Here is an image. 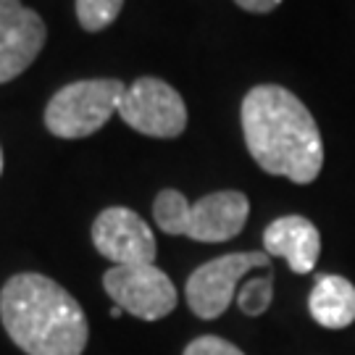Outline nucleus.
<instances>
[{
  "label": "nucleus",
  "instance_id": "1",
  "mask_svg": "<svg viewBox=\"0 0 355 355\" xmlns=\"http://www.w3.org/2000/svg\"><path fill=\"white\" fill-rule=\"evenodd\" d=\"M242 135L253 161L271 177L311 184L324 166V142L305 103L279 85H258L242 101Z\"/></svg>",
  "mask_w": 355,
  "mask_h": 355
},
{
  "label": "nucleus",
  "instance_id": "2",
  "mask_svg": "<svg viewBox=\"0 0 355 355\" xmlns=\"http://www.w3.org/2000/svg\"><path fill=\"white\" fill-rule=\"evenodd\" d=\"M0 318L26 355H82L87 316L58 282L42 274H16L0 292Z\"/></svg>",
  "mask_w": 355,
  "mask_h": 355
},
{
  "label": "nucleus",
  "instance_id": "3",
  "mask_svg": "<svg viewBox=\"0 0 355 355\" xmlns=\"http://www.w3.org/2000/svg\"><path fill=\"white\" fill-rule=\"evenodd\" d=\"M250 200L240 190H218L187 203L179 190H161L153 203V218L166 234H182L195 242H227L242 232Z\"/></svg>",
  "mask_w": 355,
  "mask_h": 355
},
{
  "label": "nucleus",
  "instance_id": "4",
  "mask_svg": "<svg viewBox=\"0 0 355 355\" xmlns=\"http://www.w3.org/2000/svg\"><path fill=\"white\" fill-rule=\"evenodd\" d=\"M121 79H82L61 87L45 108V127L61 140H82L119 114L124 98Z\"/></svg>",
  "mask_w": 355,
  "mask_h": 355
},
{
  "label": "nucleus",
  "instance_id": "5",
  "mask_svg": "<svg viewBox=\"0 0 355 355\" xmlns=\"http://www.w3.org/2000/svg\"><path fill=\"white\" fill-rule=\"evenodd\" d=\"M119 116L135 132L158 140H174L187 129V105L182 95L155 76H140L129 85Z\"/></svg>",
  "mask_w": 355,
  "mask_h": 355
},
{
  "label": "nucleus",
  "instance_id": "6",
  "mask_svg": "<svg viewBox=\"0 0 355 355\" xmlns=\"http://www.w3.org/2000/svg\"><path fill=\"white\" fill-rule=\"evenodd\" d=\"M271 255L263 250L250 253H227L198 266L187 279V305L198 318L214 321L227 311L234 300V290L245 274L253 268H268Z\"/></svg>",
  "mask_w": 355,
  "mask_h": 355
},
{
  "label": "nucleus",
  "instance_id": "7",
  "mask_svg": "<svg viewBox=\"0 0 355 355\" xmlns=\"http://www.w3.org/2000/svg\"><path fill=\"white\" fill-rule=\"evenodd\" d=\"M103 290L108 292L114 305L142 321L166 318L179 303L174 282L155 263L108 268L103 274Z\"/></svg>",
  "mask_w": 355,
  "mask_h": 355
},
{
  "label": "nucleus",
  "instance_id": "8",
  "mask_svg": "<svg viewBox=\"0 0 355 355\" xmlns=\"http://www.w3.org/2000/svg\"><path fill=\"white\" fill-rule=\"evenodd\" d=\"M92 245L114 266H150L158 253L153 229L137 211L124 205H111L95 218Z\"/></svg>",
  "mask_w": 355,
  "mask_h": 355
},
{
  "label": "nucleus",
  "instance_id": "9",
  "mask_svg": "<svg viewBox=\"0 0 355 355\" xmlns=\"http://www.w3.org/2000/svg\"><path fill=\"white\" fill-rule=\"evenodd\" d=\"M48 29L21 0H0V85L24 74L45 48Z\"/></svg>",
  "mask_w": 355,
  "mask_h": 355
},
{
  "label": "nucleus",
  "instance_id": "10",
  "mask_svg": "<svg viewBox=\"0 0 355 355\" xmlns=\"http://www.w3.org/2000/svg\"><path fill=\"white\" fill-rule=\"evenodd\" d=\"M263 248L268 255L284 258L295 274H311L321 255V234L305 216H282L263 232Z\"/></svg>",
  "mask_w": 355,
  "mask_h": 355
},
{
  "label": "nucleus",
  "instance_id": "11",
  "mask_svg": "<svg viewBox=\"0 0 355 355\" xmlns=\"http://www.w3.org/2000/svg\"><path fill=\"white\" fill-rule=\"evenodd\" d=\"M311 318L324 329H345L355 321V284L340 274H321L308 297Z\"/></svg>",
  "mask_w": 355,
  "mask_h": 355
},
{
  "label": "nucleus",
  "instance_id": "12",
  "mask_svg": "<svg viewBox=\"0 0 355 355\" xmlns=\"http://www.w3.org/2000/svg\"><path fill=\"white\" fill-rule=\"evenodd\" d=\"M124 0H76V19L85 32H103L119 19Z\"/></svg>",
  "mask_w": 355,
  "mask_h": 355
},
{
  "label": "nucleus",
  "instance_id": "13",
  "mask_svg": "<svg viewBox=\"0 0 355 355\" xmlns=\"http://www.w3.org/2000/svg\"><path fill=\"white\" fill-rule=\"evenodd\" d=\"M271 300H274V271H266L263 277L242 284L240 295H237V305L245 316H263Z\"/></svg>",
  "mask_w": 355,
  "mask_h": 355
},
{
  "label": "nucleus",
  "instance_id": "14",
  "mask_svg": "<svg viewBox=\"0 0 355 355\" xmlns=\"http://www.w3.org/2000/svg\"><path fill=\"white\" fill-rule=\"evenodd\" d=\"M182 355H245V353H242L237 345H232L229 340H224V337L205 334V337L192 340V343L184 347Z\"/></svg>",
  "mask_w": 355,
  "mask_h": 355
},
{
  "label": "nucleus",
  "instance_id": "15",
  "mask_svg": "<svg viewBox=\"0 0 355 355\" xmlns=\"http://www.w3.org/2000/svg\"><path fill=\"white\" fill-rule=\"evenodd\" d=\"M240 6L242 11H250V13H268L274 11L279 6L282 0H234Z\"/></svg>",
  "mask_w": 355,
  "mask_h": 355
},
{
  "label": "nucleus",
  "instance_id": "16",
  "mask_svg": "<svg viewBox=\"0 0 355 355\" xmlns=\"http://www.w3.org/2000/svg\"><path fill=\"white\" fill-rule=\"evenodd\" d=\"M119 316H121V308L114 305V308H111V318H119Z\"/></svg>",
  "mask_w": 355,
  "mask_h": 355
},
{
  "label": "nucleus",
  "instance_id": "17",
  "mask_svg": "<svg viewBox=\"0 0 355 355\" xmlns=\"http://www.w3.org/2000/svg\"><path fill=\"white\" fill-rule=\"evenodd\" d=\"M0 174H3V150H0Z\"/></svg>",
  "mask_w": 355,
  "mask_h": 355
}]
</instances>
